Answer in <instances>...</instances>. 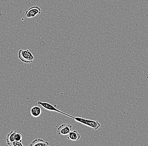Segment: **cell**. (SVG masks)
<instances>
[{"mask_svg":"<svg viewBox=\"0 0 148 146\" xmlns=\"http://www.w3.org/2000/svg\"><path fill=\"white\" fill-rule=\"evenodd\" d=\"M41 13V9L38 6H32L26 11L25 16L27 18H33L37 15L40 14Z\"/></svg>","mask_w":148,"mask_h":146,"instance_id":"obj_5","label":"cell"},{"mask_svg":"<svg viewBox=\"0 0 148 146\" xmlns=\"http://www.w3.org/2000/svg\"><path fill=\"white\" fill-rule=\"evenodd\" d=\"M37 104H38V105H40L42 108H44V109H46L47 110L49 111L59 112V113L64 114L66 116H68V117H70V118H73V119L74 118L73 116H71V115H69V114H67L65 113V112L61 111L60 110L56 108L55 106H53V105L49 104V103H47V102H43L40 101H38L37 102Z\"/></svg>","mask_w":148,"mask_h":146,"instance_id":"obj_3","label":"cell"},{"mask_svg":"<svg viewBox=\"0 0 148 146\" xmlns=\"http://www.w3.org/2000/svg\"><path fill=\"white\" fill-rule=\"evenodd\" d=\"M23 145L22 142L20 141H14L12 143L11 146H23Z\"/></svg>","mask_w":148,"mask_h":146,"instance_id":"obj_11","label":"cell"},{"mask_svg":"<svg viewBox=\"0 0 148 146\" xmlns=\"http://www.w3.org/2000/svg\"><path fill=\"white\" fill-rule=\"evenodd\" d=\"M67 135V138L68 139L73 141H78L81 137L80 134L76 130L71 131Z\"/></svg>","mask_w":148,"mask_h":146,"instance_id":"obj_6","label":"cell"},{"mask_svg":"<svg viewBox=\"0 0 148 146\" xmlns=\"http://www.w3.org/2000/svg\"><path fill=\"white\" fill-rule=\"evenodd\" d=\"M15 140V141H19L22 142L23 140V136H22L21 133H16L14 136Z\"/></svg>","mask_w":148,"mask_h":146,"instance_id":"obj_10","label":"cell"},{"mask_svg":"<svg viewBox=\"0 0 148 146\" xmlns=\"http://www.w3.org/2000/svg\"><path fill=\"white\" fill-rule=\"evenodd\" d=\"M18 58L23 62L25 63H30L32 62L34 59V57L29 50H19L18 53Z\"/></svg>","mask_w":148,"mask_h":146,"instance_id":"obj_2","label":"cell"},{"mask_svg":"<svg viewBox=\"0 0 148 146\" xmlns=\"http://www.w3.org/2000/svg\"><path fill=\"white\" fill-rule=\"evenodd\" d=\"M16 131H12L8 134L6 137V143L7 145L9 146L12 145V143L14 142L15 140V135L16 133Z\"/></svg>","mask_w":148,"mask_h":146,"instance_id":"obj_9","label":"cell"},{"mask_svg":"<svg viewBox=\"0 0 148 146\" xmlns=\"http://www.w3.org/2000/svg\"><path fill=\"white\" fill-rule=\"evenodd\" d=\"M49 144L47 141H44L43 139L36 138L31 142L29 145L31 146H48Z\"/></svg>","mask_w":148,"mask_h":146,"instance_id":"obj_7","label":"cell"},{"mask_svg":"<svg viewBox=\"0 0 148 146\" xmlns=\"http://www.w3.org/2000/svg\"><path fill=\"white\" fill-rule=\"evenodd\" d=\"M73 129V125L69 124H63L57 128L58 135H67Z\"/></svg>","mask_w":148,"mask_h":146,"instance_id":"obj_4","label":"cell"},{"mask_svg":"<svg viewBox=\"0 0 148 146\" xmlns=\"http://www.w3.org/2000/svg\"><path fill=\"white\" fill-rule=\"evenodd\" d=\"M41 109L38 106H34L32 107L30 110V114L31 115L35 118L39 117L41 115Z\"/></svg>","mask_w":148,"mask_h":146,"instance_id":"obj_8","label":"cell"},{"mask_svg":"<svg viewBox=\"0 0 148 146\" xmlns=\"http://www.w3.org/2000/svg\"><path fill=\"white\" fill-rule=\"evenodd\" d=\"M74 119L76 121L91 127L94 130H97L101 127L100 123L97 121L88 120L80 117H74Z\"/></svg>","mask_w":148,"mask_h":146,"instance_id":"obj_1","label":"cell"}]
</instances>
